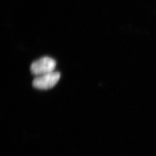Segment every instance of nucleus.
Returning a JSON list of instances; mask_svg holds the SVG:
<instances>
[{
    "label": "nucleus",
    "instance_id": "f257e3e1",
    "mask_svg": "<svg viewBox=\"0 0 156 156\" xmlns=\"http://www.w3.org/2000/svg\"><path fill=\"white\" fill-rule=\"evenodd\" d=\"M56 66V61L50 57H43L32 63L30 71L37 76L53 72Z\"/></svg>",
    "mask_w": 156,
    "mask_h": 156
},
{
    "label": "nucleus",
    "instance_id": "f03ea898",
    "mask_svg": "<svg viewBox=\"0 0 156 156\" xmlns=\"http://www.w3.org/2000/svg\"><path fill=\"white\" fill-rule=\"evenodd\" d=\"M60 78V74L57 72L37 76L33 80V86L41 90H48L56 85Z\"/></svg>",
    "mask_w": 156,
    "mask_h": 156
}]
</instances>
